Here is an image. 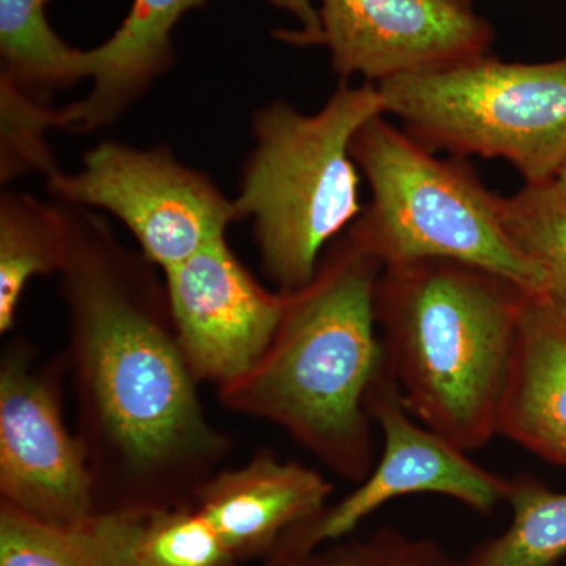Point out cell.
<instances>
[{
	"mask_svg": "<svg viewBox=\"0 0 566 566\" xmlns=\"http://www.w3.org/2000/svg\"><path fill=\"white\" fill-rule=\"evenodd\" d=\"M59 203L69 234L59 274L69 318L63 356L98 512L191 502L232 441L205 415L166 282L102 214Z\"/></svg>",
	"mask_w": 566,
	"mask_h": 566,
	"instance_id": "obj_1",
	"label": "cell"
},
{
	"mask_svg": "<svg viewBox=\"0 0 566 566\" xmlns=\"http://www.w3.org/2000/svg\"><path fill=\"white\" fill-rule=\"evenodd\" d=\"M382 264L338 237L304 289L286 293L266 352L248 374L219 387L230 411L281 427L352 483L376 464L365 397L385 364L375 292Z\"/></svg>",
	"mask_w": 566,
	"mask_h": 566,
	"instance_id": "obj_2",
	"label": "cell"
},
{
	"mask_svg": "<svg viewBox=\"0 0 566 566\" xmlns=\"http://www.w3.org/2000/svg\"><path fill=\"white\" fill-rule=\"evenodd\" d=\"M526 290L452 260L382 268L375 314L408 411L464 452L499 436Z\"/></svg>",
	"mask_w": 566,
	"mask_h": 566,
	"instance_id": "obj_3",
	"label": "cell"
},
{
	"mask_svg": "<svg viewBox=\"0 0 566 566\" xmlns=\"http://www.w3.org/2000/svg\"><path fill=\"white\" fill-rule=\"evenodd\" d=\"M379 114L385 112L376 85L344 81L315 114L282 99L253 114V147L234 205L240 221L252 219L260 262L279 292L304 289L324 251L363 212L349 145Z\"/></svg>",
	"mask_w": 566,
	"mask_h": 566,
	"instance_id": "obj_4",
	"label": "cell"
},
{
	"mask_svg": "<svg viewBox=\"0 0 566 566\" xmlns=\"http://www.w3.org/2000/svg\"><path fill=\"white\" fill-rule=\"evenodd\" d=\"M382 115L365 122L349 145L370 188V202L345 232L354 243L382 266L452 260L546 293L545 274L506 233L501 196L464 158H436Z\"/></svg>",
	"mask_w": 566,
	"mask_h": 566,
	"instance_id": "obj_5",
	"label": "cell"
},
{
	"mask_svg": "<svg viewBox=\"0 0 566 566\" xmlns=\"http://www.w3.org/2000/svg\"><path fill=\"white\" fill-rule=\"evenodd\" d=\"M382 112L430 151L504 159L526 181L566 164V57L506 63L483 55L376 84Z\"/></svg>",
	"mask_w": 566,
	"mask_h": 566,
	"instance_id": "obj_6",
	"label": "cell"
},
{
	"mask_svg": "<svg viewBox=\"0 0 566 566\" xmlns=\"http://www.w3.org/2000/svg\"><path fill=\"white\" fill-rule=\"evenodd\" d=\"M54 200L117 218L139 251L163 271L226 237L240 221L210 175L182 164L170 148L106 140L82 156L77 172L59 170L46 180Z\"/></svg>",
	"mask_w": 566,
	"mask_h": 566,
	"instance_id": "obj_7",
	"label": "cell"
},
{
	"mask_svg": "<svg viewBox=\"0 0 566 566\" xmlns=\"http://www.w3.org/2000/svg\"><path fill=\"white\" fill-rule=\"evenodd\" d=\"M65 356L41 360L24 338L0 357V504L55 526L98 513L87 453L62 411Z\"/></svg>",
	"mask_w": 566,
	"mask_h": 566,
	"instance_id": "obj_8",
	"label": "cell"
},
{
	"mask_svg": "<svg viewBox=\"0 0 566 566\" xmlns=\"http://www.w3.org/2000/svg\"><path fill=\"white\" fill-rule=\"evenodd\" d=\"M365 408L385 439L370 474L338 504L285 532L274 549L307 553L344 539L376 510L403 495L441 494L479 513L493 512L506 502L512 479L493 474L468 452L417 423L386 359L368 389Z\"/></svg>",
	"mask_w": 566,
	"mask_h": 566,
	"instance_id": "obj_9",
	"label": "cell"
},
{
	"mask_svg": "<svg viewBox=\"0 0 566 566\" xmlns=\"http://www.w3.org/2000/svg\"><path fill=\"white\" fill-rule=\"evenodd\" d=\"M493 41L472 0H322L307 44L329 50L340 81L379 84L483 57Z\"/></svg>",
	"mask_w": 566,
	"mask_h": 566,
	"instance_id": "obj_10",
	"label": "cell"
},
{
	"mask_svg": "<svg viewBox=\"0 0 566 566\" xmlns=\"http://www.w3.org/2000/svg\"><path fill=\"white\" fill-rule=\"evenodd\" d=\"M163 273L178 342L193 378L219 389L248 374L273 340L286 293L268 292L226 237Z\"/></svg>",
	"mask_w": 566,
	"mask_h": 566,
	"instance_id": "obj_11",
	"label": "cell"
},
{
	"mask_svg": "<svg viewBox=\"0 0 566 566\" xmlns=\"http://www.w3.org/2000/svg\"><path fill=\"white\" fill-rule=\"evenodd\" d=\"M292 11L303 31L281 32L282 40L307 44L318 29V11L308 0H266ZM207 0H133L109 39L85 51L91 92L81 102L55 107L57 129L92 133L114 125L174 65V31L188 11Z\"/></svg>",
	"mask_w": 566,
	"mask_h": 566,
	"instance_id": "obj_12",
	"label": "cell"
},
{
	"mask_svg": "<svg viewBox=\"0 0 566 566\" xmlns=\"http://www.w3.org/2000/svg\"><path fill=\"white\" fill-rule=\"evenodd\" d=\"M331 493L315 469L259 450L240 468L219 469L191 502L241 564L270 556L285 532L326 509Z\"/></svg>",
	"mask_w": 566,
	"mask_h": 566,
	"instance_id": "obj_13",
	"label": "cell"
},
{
	"mask_svg": "<svg viewBox=\"0 0 566 566\" xmlns=\"http://www.w3.org/2000/svg\"><path fill=\"white\" fill-rule=\"evenodd\" d=\"M499 436L566 469V308L527 293Z\"/></svg>",
	"mask_w": 566,
	"mask_h": 566,
	"instance_id": "obj_14",
	"label": "cell"
},
{
	"mask_svg": "<svg viewBox=\"0 0 566 566\" xmlns=\"http://www.w3.org/2000/svg\"><path fill=\"white\" fill-rule=\"evenodd\" d=\"M129 513L55 526L0 504V566H129Z\"/></svg>",
	"mask_w": 566,
	"mask_h": 566,
	"instance_id": "obj_15",
	"label": "cell"
},
{
	"mask_svg": "<svg viewBox=\"0 0 566 566\" xmlns=\"http://www.w3.org/2000/svg\"><path fill=\"white\" fill-rule=\"evenodd\" d=\"M69 248L65 214L54 200L25 192L0 196V333L9 334L22 294L35 277L61 274Z\"/></svg>",
	"mask_w": 566,
	"mask_h": 566,
	"instance_id": "obj_16",
	"label": "cell"
},
{
	"mask_svg": "<svg viewBox=\"0 0 566 566\" xmlns=\"http://www.w3.org/2000/svg\"><path fill=\"white\" fill-rule=\"evenodd\" d=\"M50 0H0V81L36 102L87 80L85 51L51 28Z\"/></svg>",
	"mask_w": 566,
	"mask_h": 566,
	"instance_id": "obj_17",
	"label": "cell"
},
{
	"mask_svg": "<svg viewBox=\"0 0 566 566\" xmlns=\"http://www.w3.org/2000/svg\"><path fill=\"white\" fill-rule=\"evenodd\" d=\"M513 520L504 534L476 547L465 566H556L566 556V491L531 476L512 479Z\"/></svg>",
	"mask_w": 566,
	"mask_h": 566,
	"instance_id": "obj_18",
	"label": "cell"
},
{
	"mask_svg": "<svg viewBox=\"0 0 566 566\" xmlns=\"http://www.w3.org/2000/svg\"><path fill=\"white\" fill-rule=\"evenodd\" d=\"M128 513L129 566L240 565L192 502Z\"/></svg>",
	"mask_w": 566,
	"mask_h": 566,
	"instance_id": "obj_19",
	"label": "cell"
},
{
	"mask_svg": "<svg viewBox=\"0 0 566 566\" xmlns=\"http://www.w3.org/2000/svg\"><path fill=\"white\" fill-rule=\"evenodd\" d=\"M501 218L516 248L545 274L547 296L566 308V196L556 180L526 181L501 196Z\"/></svg>",
	"mask_w": 566,
	"mask_h": 566,
	"instance_id": "obj_20",
	"label": "cell"
},
{
	"mask_svg": "<svg viewBox=\"0 0 566 566\" xmlns=\"http://www.w3.org/2000/svg\"><path fill=\"white\" fill-rule=\"evenodd\" d=\"M331 545V543H329ZM263 566H465L464 560L431 542L381 528L375 535L354 542L338 539L307 553L273 549Z\"/></svg>",
	"mask_w": 566,
	"mask_h": 566,
	"instance_id": "obj_21",
	"label": "cell"
},
{
	"mask_svg": "<svg viewBox=\"0 0 566 566\" xmlns=\"http://www.w3.org/2000/svg\"><path fill=\"white\" fill-rule=\"evenodd\" d=\"M57 129L55 107L36 102L0 81V180L29 174L51 178L59 172L46 134Z\"/></svg>",
	"mask_w": 566,
	"mask_h": 566,
	"instance_id": "obj_22",
	"label": "cell"
},
{
	"mask_svg": "<svg viewBox=\"0 0 566 566\" xmlns=\"http://www.w3.org/2000/svg\"><path fill=\"white\" fill-rule=\"evenodd\" d=\"M556 182L558 188H560L562 192H564L566 196V164L564 167H562L560 172L557 174Z\"/></svg>",
	"mask_w": 566,
	"mask_h": 566,
	"instance_id": "obj_23",
	"label": "cell"
}]
</instances>
